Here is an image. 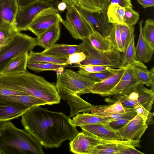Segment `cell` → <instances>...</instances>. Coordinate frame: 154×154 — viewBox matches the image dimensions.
<instances>
[{
  "instance_id": "obj_1",
  "label": "cell",
  "mask_w": 154,
  "mask_h": 154,
  "mask_svg": "<svg viewBox=\"0 0 154 154\" xmlns=\"http://www.w3.org/2000/svg\"><path fill=\"white\" fill-rule=\"evenodd\" d=\"M62 112L40 106L32 107L21 116V124L46 149L58 148L64 141L72 140L79 132Z\"/></svg>"
},
{
  "instance_id": "obj_2",
  "label": "cell",
  "mask_w": 154,
  "mask_h": 154,
  "mask_svg": "<svg viewBox=\"0 0 154 154\" xmlns=\"http://www.w3.org/2000/svg\"><path fill=\"white\" fill-rule=\"evenodd\" d=\"M57 79L55 86L61 98L70 107V118L81 112H90L92 105L80 96L91 93L95 82L78 72L67 69L57 72Z\"/></svg>"
},
{
  "instance_id": "obj_3",
  "label": "cell",
  "mask_w": 154,
  "mask_h": 154,
  "mask_svg": "<svg viewBox=\"0 0 154 154\" xmlns=\"http://www.w3.org/2000/svg\"><path fill=\"white\" fill-rule=\"evenodd\" d=\"M0 84L42 100L48 105L59 104L61 99L55 85L27 70L22 73L0 75Z\"/></svg>"
},
{
  "instance_id": "obj_4",
  "label": "cell",
  "mask_w": 154,
  "mask_h": 154,
  "mask_svg": "<svg viewBox=\"0 0 154 154\" xmlns=\"http://www.w3.org/2000/svg\"><path fill=\"white\" fill-rule=\"evenodd\" d=\"M42 146L27 130L16 127L10 121L0 125L1 154H44Z\"/></svg>"
},
{
  "instance_id": "obj_5",
  "label": "cell",
  "mask_w": 154,
  "mask_h": 154,
  "mask_svg": "<svg viewBox=\"0 0 154 154\" xmlns=\"http://www.w3.org/2000/svg\"><path fill=\"white\" fill-rule=\"evenodd\" d=\"M79 45V52L83 53L85 58L76 66L90 64L112 68H121V53L114 48L107 51L99 50L91 45L88 38L82 40Z\"/></svg>"
},
{
  "instance_id": "obj_6",
  "label": "cell",
  "mask_w": 154,
  "mask_h": 154,
  "mask_svg": "<svg viewBox=\"0 0 154 154\" xmlns=\"http://www.w3.org/2000/svg\"><path fill=\"white\" fill-rule=\"evenodd\" d=\"M37 45L36 38L17 32L0 51V72L12 58L32 51Z\"/></svg>"
},
{
  "instance_id": "obj_7",
  "label": "cell",
  "mask_w": 154,
  "mask_h": 154,
  "mask_svg": "<svg viewBox=\"0 0 154 154\" xmlns=\"http://www.w3.org/2000/svg\"><path fill=\"white\" fill-rule=\"evenodd\" d=\"M59 0H36L23 7H18L14 26L18 31H26L37 15L50 8H57Z\"/></svg>"
},
{
  "instance_id": "obj_8",
  "label": "cell",
  "mask_w": 154,
  "mask_h": 154,
  "mask_svg": "<svg viewBox=\"0 0 154 154\" xmlns=\"http://www.w3.org/2000/svg\"><path fill=\"white\" fill-rule=\"evenodd\" d=\"M66 9L65 19L61 23L75 39L88 38L94 31L92 26L75 6H67Z\"/></svg>"
},
{
  "instance_id": "obj_9",
  "label": "cell",
  "mask_w": 154,
  "mask_h": 154,
  "mask_svg": "<svg viewBox=\"0 0 154 154\" xmlns=\"http://www.w3.org/2000/svg\"><path fill=\"white\" fill-rule=\"evenodd\" d=\"M63 19L57 8H50L40 12L28 28L37 37L55 23H61Z\"/></svg>"
},
{
  "instance_id": "obj_10",
  "label": "cell",
  "mask_w": 154,
  "mask_h": 154,
  "mask_svg": "<svg viewBox=\"0 0 154 154\" xmlns=\"http://www.w3.org/2000/svg\"><path fill=\"white\" fill-rule=\"evenodd\" d=\"M79 12L85 19L96 30L106 37L110 33L113 24L109 22L107 14V10L102 8L96 12L87 10L80 6H75Z\"/></svg>"
},
{
  "instance_id": "obj_11",
  "label": "cell",
  "mask_w": 154,
  "mask_h": 154,
  "mask_svg": "<svg viewBox=\"0 0 154 154\" xmlns=\"http://www.w3.org/2000/svg\"><path fill=\"white\" fill-rule=\"evenodd\" d=\"M69 143V150L77 154H91L93 149L97 146L108 141L101 140L82 129Z\"/></svg>"
},
{
  "instance_id": "obj_12",
  "label": "cell",
  "mask_w": 154,
  "mask_h": 154,
  "mask_svg": "<svg viewBox=\"0 0 154 154\" xmlns=\"http://www.w3.org/2000/svg\"><path fill=\"white\" fill-rule=\"evenodd\" d=\"M148 125L146 120L137 114L125 125L115 130L124 140H139L147 128Z\"/></svg>"
},
{
  "instance_id": "obj_13",
  "label": "cell",
  "mask_w": 154,
  "mask_h": 154,
  "mask_svg": "<svg viewBox=\"0 0 154 154\" xmlns=\"http://www.w3.org/2000/svg\"><path fill=\"white\" fill-rule=\"evenodd\" d=\"M140 141L139 139L107 142L94 147L91 154H118L121 151L128 147H140Z\"/></svg>"
},
{
  "instance_id": "obj_14",
  "label": "cell",
  "mask_w": 154,
  "mask_h": 154,
  "mask_svg": "<svg viewBox=\"0 0 154 154\" xmlns=\"http://www.w3.org/2000/svg\"><path fill=\"white\" fill-rule=\"evenodd\" d=\"M82 129L101 140L111 142L124 140L107 123H97L80 126Z\"/></svg>"
},
{
  "instance_id": "obj_15",
  "label": "cell",
  "mask_w": 154,
  "mask_h": 154,
  "mask_svg": "<svg viewBox=\"0 0 154 154\" xmlns=\"http://www.w3.org/2000/svg\"><path fill=\"white\" fill-rule=\"evenodd\" d=\"M18 8L17 0H0V28L16 29L14 23Z\"/></svg>"
},
{
  "instance_id": "obj_16",
  "label": "cell",
  "mask_w": 154,
  "mask_h": 154,
  "mask_svg": "<svg viewBox=\"0 0 154 154\" xmlns=\"http://www.w3.org/2000/svg\"><path fill=\"white\" fill-rule=\"evenodd\" d=\"M125 68L116 69L111 75L104 80L95 82L93 86L91 93L105 97L110 95L112 90L119 82Z\"/></svg>"
},
{
  "instance_id": "obj_17",
  "label": "cell",
  "mask_w": 154,
  "mask_h": 154,
  "mask_svg": "<svg viewBox=\"0 0 154 154\" xmlns=\"http://www.w3.org/2000/svg\"><path fill=\"white\" fill-rule=\"evenodd\" d=\"M31 108L9 102H0V121H7L17 118Z\"/></svg>"
},
{
  "instance_id": "obj_18",
  "label": "cell",
  "mask_w": 154,
  "mask_h": 154,
  "mask_svg": "<svg viewBox=\"0 0 154 154\" xmlns=\"http://www.w3.org/2000/svg\"><path fill=\"white\" fill-rule=\"evenodd\" d=\"M143 20L140 21L139 23L140 33L135 48L138 60L142 62L147 63L152 58L154 53V47L152 46L146 40L143 36Z\"/></svg>"
},
{
  "instance_id": "obj_19",
  "label": "cell",
  "mask_w": 154,
  "mask_h": 154,
  "mask_svg": "<svg viewBox=\"0 0 154 154\" xmlns=\"http://www.w3.org/2000/svg\"><path fill=\"white\" fill-rule=\"evenodd\" d=\"M60 23H57L36 38L37 45L46 49L55 44L60 36Z\"/></svg>"
},
{
  "instance_id": "obj_20",
  "label": "cell",
  "mask_w": 154,
  "mask_h": 154,
  "mask_svg": "<svg viewBox=\"0 0 154 154\" xmlns=\"http://www.w3.org/2000/svg\"><path fill=\"white\" fill-rule=\"evenodd\" d=\"M28 53L20 54L11 59L0 72V75L22 73L27 69Z\"/></svg>"
},
{
  "instance_id": "obj_21",
  "label": "cell",
  "mask_w": 154,
  "mask_h": 154,
  "mask_svg": "<svg viewBox=\"0 0 154 154\" xmlns=\"http://www.w3.org/2000/svg\"><path fill=\"white\" fill-rule=\"evenodd\" d=\"M73 117L70 118L69 121L73 126H78L97 123H107L114 120V119L107 117H103L91 113L83 112L78 113Z\"/></svg>"
},
{
  "instance_id": "obj_22",
  "label": "cell",
  "mask_w": 154,
  "mask_h": 154,
  "mask_svg": "<svg viewBox=\"0 0 154 154\" xmlns=\"http://www.w3.org/2000/svg\"><path fill=\"white\" fill-rule=\"evenodd\" d=\"M0 102H9L32 107L48 105L46 102L29 95L10 96H0Z\"/></svg>"
},
{
  "instance_id": "obj_23",
  "label": "cell",
  "mask_w": 154,
  "mask_h": 154,
  "mask_svg": "<svg viewBox=\"0 0 154 154\" xmlns=\"http://www.w3.org/2000/svg\"><path fill=\"white\" fill-rule=\"evenodd\" d=\"M135 35L126 50L121 54V68H125L127 66H139L147 68L143 62L138 59L134 45Z\"/></svg>"
},
{
  "instance_id": "obj_24",
  "label": "cell",
  "mask_w": 154,
  "mask_h": 154,
  "mask_svg": "<svg viewBox=\"0 0 154 154\" xmlns=\"http://www.w3.org/2000/svg\"><path fill=\"white\" fill-rule=\"evenodd\" d=\"M79 45L55 44L45 49L42 53L58 57H66L74 53L79 52Z\"/></svg>"
},
{
  "instance_id": "obj_25",
  "label": "cell",
  "mask_w": 154,
  "mask_h": 154,
  "mask_svg": "<svg viewBox=\"0 0 154 154\" xmlns=\"http://www.w3.org/2000/svg\"><path fill=\"white\" fill-rule=\"evenodd\" d=\"M68 57H58L42 52H35L31 51L28 54L27 62H45L67 65Z\"/></svg>"
},
{
  "instance_id": "obj_26",
  "label": "cell",
  "mask_w": 154,
  "mask_h": 154,
  "mask_svg": "<svg viewBox=\"0 0 154 154\" xmlns=\"http://www.w3.org/2000/svg\"><path fill=\"white\" fill-rule=\"evenodd\" d=\"M134 109L125 107L122 106L120 102L117 101L109 105L96 106L92 105L90 112L91 114L97 112L120 114L131 111Z\"/></svg>"
},
{
  "instance_id": "obj_27",
  "label": "cell",
  "mask_w": 154,
  "mask_h": 154,
  "mask_svg": "<svg viewBox=\"0 0 154 154\" xmlns=\"http://www.w3.org/2000/svg\"><path fill=\"white\" fill-rule=\"evenodd\" d=\"M107 14L109 23L124 24L125 8L118 4H111L107 10Z\"/></svg>"
},
{
  "instance_id": "obj_28",
  "label": "cell",
  "mask_w": 154,
  "mask_h": 154,
  "mask_svg": "<svg viewBox=\"0 0 154 154\" xmlns=\"http://www.w3.org/2000/svg\"><path fill=\"white\" fill-rule=\"evenodd\" d=\"M68 65L45 62H27V68L36 72L54 71L61 72Z\"/></svg>"
},
{
  "instance_id": "obj_29",
  "label": "cell",
  "mask_w": 154,
  "mask_h": 154,
  "mask_svg": "<svg viewBox=\"0 0 154 154\" xmlns=\"http://www.w3.org/2000/svg\"><path fill=\"white\" fill-rule=\"evenodd\" d=\"M88 38L91 45L99 50L107 51L113 48L106 37L96 30H94Z\"/></svg>"
},
{
  "instance_id": "obj_30",
  "label": "cell",
  "mask_w": 154,
  "mask_h": 154,
  "mask_svg": "<svg viewBox=\"0 0 154 154\" xmlns=\"http://www.w3.org/2000/svg\"><path fill=\"white\" fill-rule=\"evenodd\" d=\"M121 32L122 46L124 52L126 49L133 36L135 35L133 25L118 24Z\"/></svg>"
},
{
  "instance_id": "obj_31",
  "label": "cell",
  "mask_w": 154,
  "mask_h": 154,
  "mask_svg": "<svg viewBox=\"0 0 154 154\" xmlns=\"http://www.w3.org/2000/svg\"><path fill=\"white\" fill-rule=\"evenodd\" d=\"M106 38L112 47L121 53L123 52L121 36V32L118 24H113L111 32Z\"/></svg>"
},
{
  "instance_id": "obj_32",
  "label": "cell",
  "mask_w": 154,
  "mask_h": 154,
  "mask_svg": "<svg viewBox=\"0 0 154 154\" xmlns=\"http://www.w3.org/2000/svg\"><path fill=\"white\" fill-rule=\"evenodd\" d=\"M113 69L111 70H107L98 72H89L79 68L78 72L88 79L95 82H101L109 77L116 70Z\"/></svg>"
},
{
  "instance_id": "obj_33",
  "label": "cell",
  "mask_w": 154,
  "mask_h": 154,
  "mask_svg": "<svg viewBox=\"0 0 154 154\" xmlns=\"http://www.w3.org/2000/svg\"><path fill=\"white\" fill-rule=\"evenodd\" d=\"M143 36L144 39L152 47H154V20L146 19L142 28Z\"/></svg>"
},
{
  "instance_id": "obj_34",
  "label": "cell",
  "mask_w": 154,
  "mask_h": 154,
  "mask_svg": "<svg viewBox=\"0 0 154 154\" xmlns=\"http://www.w3.org/2000/svg\"><path fill=\"white\" fill-rule=\"evenodd\" d=\"M141 84L138 81H119L117 85L112 90L110 95L123 93Z\"/></svg>"
},
{
  "instance_id": "obj_35",
  "label": "cell",
  "mask_w": 154,
  "mask_h": 154,
  "mask_svg": "<svg viewBox=\"0 0 154 154\" xmlns=\"http://www.w3.org/2000/svg\"><path fill=\"white\" fill-rule=\"evenodd\" d=\"M131 66L134 71L138 80L140 83L145 84L148 87H150L151 83L149 70L145 68Z\"/></svg>"
},
{
  "instance_id": "obj_36",
  "label": "cell",
  "mask_w": 154,
  "mask_h": 154,
  "mask_svg": "<svg viewBox=\"0 0 154 154\" xmlns=\"http://www.w3.org/2000/svg\"><path fill=\"white\" fill-rule=\"evenodd\" d=\"M139 19V14L132 7L125 8L124 23L129 25H135Z\"/></svg>"
},
{
  "instance_id": "obj_37",
  "label": "cell",
  "mask_w": 154,
  "mask_h": 154,
  "mask_svg": "<svg viewBox=\"0 0 154 154\" xmlns=\"http://www.w3.org/2000/svg\"><path fill=\"white\" fill-rule=\"evenodd\" d=\"M76 66H79V68L89 72H98L107 70H110L113 69L106 66L90 64L79 65Z\"/></svg>"
},
{
  "instance_id": "obj_38",
  "label": "cell",
  "mask_w": 154,
  "mask_h": 154,
  "mask_svg": "<svg viewBox=\"0 0 154 154\" xmlns=\"http://www.w3.org/2000/svg\"><path fill=\"white\" fill-rule=\"evenodd\" d=\"M111 4H118L124 8L128 7H132L131 0H104L103 1L102 8L107 10L109 6Z\"/></svg>"
},
{
  "instance_id": "obj_39",
  "label": "cell",
  "mask_w": 154,
  "mask_h": 154,
  "mask_svg": "<svg viewBox=\"0 0 154 154\" xmlns=\"http://www.w3.org/2000/svg\"><path fill=\"white\" fill-rule=\"evenodd\" d=\"M124 71L120 81H138L135 72L131 66L128 65L125 68Z\"/></svg>"
},
{
  "instance_id": "obj_40",
  "label": "cell",
  "mask_w": 154,
  "mask_h": 154,
  "mask_svg": "<svg viewBox=\"0 0 154 154\" xmlns=\"http://www.w3.org/2000/svg\"><path fill=\"white\" fill-rule=\"evenodd\" d=\"M85 58V56L82 52L74 53L69 55L67 60L66 64L70 65L72 64L77 65L84 60Z\"/></svg>"
},
{
  "instance_id": "obj_41",
  "label": "cell",
  "mask_w": 154,
  "mask_h": 154,
  "mask_svg": "<svg viewBox=\"0 0 154 154\" xmlns=\"http://www.w3.org/2000/svg\"><path fill=\"white\" fill-rule=\"evenodd\" d=\"M80 6L83 8L91 12H96L101 9L97 7L92 0H79Z\"/></svg>"
},
{
  "instance_id": "obj_42",
  "label": "cell",
  "mask_w": 154,
  "mask_h": 154,
  "mask_svg": "<svg viewBox=\"0 0 154 154\" xmlns=\"http://www.w3.org/2000/svg\"><path fill=\"white\" fill-rule=\"evenodd\" d=\"M29 95V94L25 92L6 88L0 84V96H10Z\"/></svg>"
},
{
  "instance_id": "obj_43",
  "label": "cell",
  "mask_w": 154,
  "mask_h": 154,
  "mask_svg": "<svg viewBox=\"0 0 154 154\" xmlns=\"http://www.w3.org/2000/svg\"><path fill=\"white\" fill-rule=\"evenodd\" d=\"M14 28H0V41L12 37L17 32Z\"/></svg>"
},
{
  "instance_id": "obj_44",
  "label": "cell",
  "mask_w": 154,
  "mask_h": 154,
  "mask_svg": "<svg viewBox=\"0 0 154 154\" xmlns=\"http://www.w3.org/2000/svg\"><path fill=\"white\" fill-rule=\"evenodd\" d=\"M131 119H124L113 120L110 122L109 124L114 129L116 130L123 126Z\"/></svg>"
},
{
  "instance_id": "obj_45",
  "label": "cell",
  "mask_w": 154,
  "mask_h": 154,
  "mask_svg": "<svg viewBox=\"0 0 154 154\" xmlns=\"http://www.w3.org/2000/svg\"><path fill=\"white\" fill-rule=\"evenodd\" d=\"M136 113L146 120L150 112L141 106H137L134 108Z\"/></svg>"
},
{
  "instance_id": "obj_46",
  "label": "cell",
  "mask_w": 154,
  "mask_h": 154,
  "mask_svg": "<svg viewBox=\"0 0 154 154\" xmlns=\"http://www.w3.org/2000/svg\"><path fill=\"white\" fill-rule=\"evenodd\" d=\"M144 153L137 150L135 148L129 147L121 151L118 154H144Z\"/></svg>"
},
{
  "instance_id": "obj_47",
  "label": "cell",
  "mask_w": 154,
  "mask_h": 154,
  "mask_svg": "<svg viewBox=\"0 0 154 154\" xmlns=\"http://www.w3.org/2000/svg\"><path fill=\"white\" fill-rule=\"evenodd\" d=\"M144 8L153 7L154 0H137Z\"/></svg>"
},
{
  "instance_id": "obj_48",
  "label": "cell",
  "mask_w": 154,
  "mask_h": 154,
  "mask_svg": "<svg viewBox=\"0 0 154 154\" xmlns=\"http://www.w3.org/2000/svg\"><path fill=\"white\" fill-rule=\"evenodd\" d=\"M62 2L65 3L67 6H80L79 0H60Z\"/></svg>"
},
{
  "instance_id": "obj_49",
  "label": "cell",
  "mask_w": 154,
  "mask_h": 154,
  "mask_svg": "<svg viewBox=\"0 0 154 154\" xmlns=\"http://www.w3.org/2000/svg\"><path fill=\"white\" fill-rule=\"evenodd\" d=\"M36 0H17L18 7H23Z\"/></svg>"
},
{
  "instance_id": "obj_50",
  "label": "cell",
  "mask_w": 154,
  "mask_h": 154,
  "mask_svg": "<svg viewBox=\"0 0 154 154\" xmlns=\"http://www.w3.org/2000/svg\"><path fill=\"white\" fill-rule=\"evenodd\" d=\"M150 79L151 83L150 87L151 90L154 91V67H152L151 69L149 70Z\"/></svg>"
},
{
  "instance_id": "obj_51",
  "label": "cell",
  "mask_w": 154,
  "mask_h": 154,
  "mask_svg": "<svg viewBox=\"0 0 154 154\" xmlns=\"http://www.w3.org/2000/svg\"><path fill=\"white\" fill-rule=\"evenodd\" d=\"M67 5L65 3L62 2H59L57 6V8L58 10L61 11L65 10L67 8Z\"/></svg>"
},
{
  "instance_id": "obj_52",
  "label": "cell",
  "mask_w": 154,
  "mask_h": 154,
  "mask_svg": "<svg viewBox=\"0 0 154 154\" xmlns=\"http://www.w3.org/2000/svg\"><path fill=\"white\" fill-rule=\"evenodd\" d=\"M12 38V37L0 41V51L2 48L3 46L7 44L10 41Z\"/></svg>"
},
{
  "instance_id": "obj_53",
  "label": "cell",
  "mask_w": 154,
  "mask_h": 154,
  "mask_svg": "<svg viewBox=\"0 0 154 154\" xmlns=\"http://www.w3.org/2000/svg\"><path fill=\"white\" fill-rule=\"evenodd\" d=\"M96 6L99 8H102L103 5V0H92Z\"/></svg>"
},
{
  "instance_id": "obj_54",
  "label": "cell",
  "mask_w": 154,
  "mask_h": 154,
  "mask_svg": "<svg viewBox=\"0 0 154 154\" xmlns=\"http://www.w3.org/2000/svg\"><path fill=\"white\" fill-rule=\"evenodd\" d=\"M1 121H0V124L1 123ZM0 154H1V152H0Z\"/></svg>"
},
{
  "instance_id": "obj_55",
  "label": "cell",
  "mask_w": 154,
  "mask_h": 154,
  "mask_svg": "<svg viewBox=\"0 0 154 154\" xmlns=\"http://www.w3.org/2000/svg\"><path fill=\"white\" fill-rule=\"evenodd\" d=\"M103 1L104 0H103Z\"/></svg>"
}]
</instances>
